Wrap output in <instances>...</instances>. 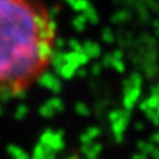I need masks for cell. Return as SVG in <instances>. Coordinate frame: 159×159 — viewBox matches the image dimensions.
<instances>
[{
    "label": "cell",
    "instance_id": "1",
    "mask_svg": "<svg viewBox=\"0 0 159 159\" xmlns=\"http://www.w3.org/2000/svg\"><path fill=\"white\" fill-rule=\"evenodd\" d=\"M56 21L40 0H0V96L25 93L49 70Z\"/></svg>",
    "mask_w": 159,
    "mask_h": 159
}]
</instances>
